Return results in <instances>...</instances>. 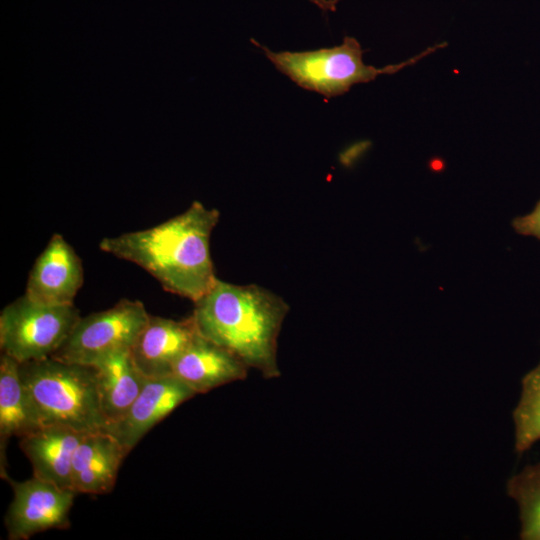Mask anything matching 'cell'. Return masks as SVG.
Masks as SVG:
<instances>
[{
	"label": "cell",
	"instance_id": "1",
	"mask_svg": "<svg viewBox=\"0 0 540 540\" xmlns=\"http://www.w3.org/2000/svg\"><path fill=\"white\" fill-rule=\"evenodd\" d=\"M220 213L194 201L181 214L156 226L105 237L99 248L132 262L172 294L193 303L218 279L210 255V237Z\"/></svg>",
	"mask_w": 540,
	"mask_h": 540
},
{
	"label": "cell",
	"instance_id": "2",
	"mask_svg": "<svg viewBox=\"0 0 540 540\" xmlns=\"http://www.w3.org/2000/svg\"><path fill=\"white\" fill-rule=\"evenodd\" d=\"M288 311L280 296L263 287L217 279L194 303L192 316L203 337L271 379L280 376L277 341Z\"/></svg>",
	"mask_w": 540,
	"mask_h": 540
},
{
	"label": "cell",
	"instance_id": "3",
	"mask_svg": "<svg viewBox=\"0 0 540 540\" xmlns=\"http://www.w3.org/2000/svg\"><path fill=\"white\" fill-rule=\"evenodd\" d=\"M19 372L38 426H64L80 433L105 429L95 366L47 357L20 363Z\"/></svg>",
	"mask_w": 540,
	"mask_h": 540
},
{
	"label": "cell",
	"instance_id": "4",
	"mask_svg": "<svg viewBox=\"0 0 540 540\" xmlns=\"http://www.w3.org/2000/svg\"><path fill=\"white\" fill-rule=\"evenodd\" d=\"M251 41L263 50L277 70L298 86L327 98L342 95L353 85L372 81L380 74L395 73L445 45L430 47L400 64L376 68L363 62L359 42L348 36L341 45L303 52H273L255 40Z\"/></svg>",
	"mask_w": 540,
	"mask_h": 540
},
{
	"label": "cell",
	"instance_id": "5",
	"mask_svg": "<svg viewBox=\"0 0 540 540\" xmlns=\"http://www.w3.org/2000/svg\"><path fill=\"white\" fill-rule=\"evenodd\" d=\"M80 317L74 304L45 305L23 295L0 313L1 352L19 363L51 357Z\"/></svg>",
	"mask_w": 540,
	"mask_h": 540
},
{
	"label": "cell",
	"instance_id": "6",
	"mask_svg": "<svg viewBox=\"0 0 540 540\" xmlns=\"http://www.w3.org/2000/svg\"><path fill=\"white\" fill-rule=\"evenodd\" d=\"M149 317L141 301L121 299L111 308L80 317L51 357L94 365L111 354L130 350Z\"/></svg>",
	"mask_w": 540,
	"mask_h": 540
},
{
	"label": "cell",
	"instance_id": "7",
	"mask_svg": "<svg viewBox=\"0 0 540 540\" xmlns=\"http://www.w3.org/2000/svg\"><path fill=\"white\" fill-rule=\"evenodd\" d=\"M6 481L13 490L4 518L8 539L27 540L39 532L70 526L69 513L77 492L34 476L21 482L10 477Z\"/></svg>",
	"mask_w": 540,
	"mask_h": 540
},
{
	"label": "cell",
	"instance_id": "8",
	"mask_svg": "<svg viewBox=\"0 0 540 540\" xmlns=\"http://www.w3.org/2000/svg\"><path fill=\"white\" fill-rule=\"evenodd\" d=\"M83 282L80 257L61 234L55 233L36 259L24 295L45 305H71Z\"/></svg>",
	"mask_w": 540,
	"mask_h": 540
},
{
	"label": "cell",
	"instance_id": "9",
	"mask_svg": "<svg viewBox=\"0 0 540 540\" xmlns=\"http://www.w3.org/2000/svg\"><path fill=\"white\" fill-rule=\"evenodd\" d=\"M195 395L174 376L147 379L123 417L104 430L130 452L157 423Z\"/></svg>",
	"mask_w": 540,
	"mask_h": 540
},
{
	"label": "cell",
	"instance_id": "10",
	"mask_svg": "<svg viewBox=\"0 0 540 540\" xmlns=\"http://www.w3.org/2000/svg\"><path fill=\"white\" fill-rule=\"evenodd\" d=\"M198 334L192 314L181 320L150 314L130 353L147 379L171 376L174 364Z\"/></svg>",
	"mask_w": 540,
	"mask_h": 540
},
{
	"label": "cell",
	"instance_id": "11",
	"mask_svg": "<svg viewBox=\"0 0 540 540\" xmlns=\"http://www.w3.org/2000/svg\"><path fill=\"white\" fill-rule=\"evenodd\" d=\"M248 367L233 353L200 333L178 358L172 375L196 394L244 380Z\"/></svg>",
	"mask_w": 540,
	"mask_h": 540
},
{
	"label": "cell",
	"instance_id": "12",
	"mask_svg": "<svg viewBox=\"0 0 540 540\" xmlns=\"http://www.w3.org/2000/svg\"><path fill=\"white\" fill-rule=\"evenodd\" d=\"M128 453L106 430L84 434L73 456L72 489L78 494L110 493Z\"/></svg>",
	"mask_w": 540,
	"mask_h": 540
},
{
	"label": "cell",
	"instance_id": "13",
	"mask_svg": "<svg viewBox=\"0 0 540 540\" xmlns=\"http://www.w3.org/2000/svg\"><path fill=\"white\" fill-rule=\"evenodd\" d=\"M84 434L51 425L40 426L20 438V448L32 465L33 476L60 488L72 489L73 456Z\"/></svg>",
	"mask_w": 540,
	"mask_h": 540
},
{
	"label": "cell",
	"instance_id": "14",
	"mask_svg": "<svg viewBox=\"0 0 540 540\" xmlns=\"http://www.w3.org/2000/svg\"><path fill=\"white\" fill-rule=\"evenodd\" d=\"M101 410L106 426L120 420L142 390L147 378L130 350L111 354L94 364Z\"/></svg>",
	"mask_w": 540,
	"mask_h": 540
},
{
	"label": "cell",
	"instance_id": "15",
	"mask_svg": "<svg viewBox=\"0 0 540 540\" xmlns=\"http://www.w3.org/2000/svg\"><path fill=\"white\" fill-rule=\"evenodd\" d=\"M20 363L10 355L0 356V475L7 480L6 448L13 436L19 439L39 428L21 382Z\"/></svg>",
	"mask_w": 540,
	"mask_h": 540
},
{
	"label": "cell",
	"instance_id": "16",
	"mask_svg": "<svg viewBox=\"0 0 540 540\" xmlns=\"http://www.w3.org/2000/svg\"><path fill=\"white\" fill-rule=\"evenodd\" d=\"M506 491L518 507L520 539L540 540V462L514 474Z\"/></svg>",
	"mask_w": 540,
	"mask_h": 540
},
{
	"label": "cell",
	"instance_id": "17",
	"mask_svg": "<svg viewBox=\"0 0 540 540\" xmlns=\"http://www.w3.org/2000/svg\"><path fill=\"white\" fill-rule=\"evenodd\" d=\"M512 419L514 448L521 454L540 440V362L521 380L520 397Z\"/></svg>",
	"mask_w": 540,
	"mask_h": 540
},
{
	"label": "cell",
	"instance_id": "18",
	"mask_svg": "<svg viewBox=\"0 0 540 540\" xmlns=\"http://www.w3.org/2000/svg\"><path fill=\"white\" fill-rule=\"evenodd\" d=\"M512 226L517 233L540 240V200L531 213L515 218Z\"/></svg>",
	"mask_w": 540,
	"mask_h": 540
},
{
	"label": "cell",
	"instance_id": "19",
	"mask_svg": "<svg viewBox=\"0 0 540 540\" xmlns=\"http://www.w3.org/2000/svg\"><path fill=\"white\" fill-rule=\"evenodd\" d=\"M339 0H310L311 3L316 5L322 11H334Z\"/></svg>",
	"mask_w": 540,
	"mask_h": 540
}]
</instances>
